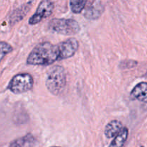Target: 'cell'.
<instances>
[{
    "mask_svg": "<svg viewBox=\"0 0 147 147\" xmlns=\"http://www.w3.org/2000/svg\"><path fill=\"white\" fill-rule=\"evenodd\" d=\"M130 96L131 98L137 100L140 102L146 103L147 101V83L142 82L136 85L131 92Z\"/></svg>",
    "mask_w": 147,
    "mask_h": 147,
    "instance_id": "6",
    "label": "cell"
},
{
    "mask_svg": "<svg viewBox=\"0 0 147 147\" xmlns=\"http://www.w3.org/2000/svg\"><path fill=\"white\" fill-rule=\"evenodd\" d=\"M50 147H60V146H50Z\"/></svg>",
    "mask_w": 147,
    "mask_h": 147,
    "instance_id": "13",
    "label": "cell"
},
{
    "mask_svg": "<svg viewBox=\"0 0 147 147\" xmlns=\"http://www.w3.org/2000/svg\"><path fill=\"white\" fill-rule=\"evenodd\" d=\"M123 129V124L118 120H113L109 122L105 128V136L109 139L114 138Z\"/></svg>",
    "mask_w": 147,
    "mask_h": 147,
    "instance_id": "7",
    "label": "cell"
},
{
    "mask_svg": "<svg viewBox=\"0 0 147 147\" xmlns=\"http://www.w3.org/2000/svg\"><path fill=\"white\" fill-rule=\"evenodd\" d=\"M55 5L51 0H42L39 4L34 14L29 20V24L34 25L40 23L42 20L50 17L53 12Z\"/></svg>",
    "mask_w": 147,
    "mask_h": 147,
    "instance_id": "5",
    "label": "cell"
},
{
    "mask_svg": "<svg viewBox=\"0 0 147 147\" xmlns=\"http://www.w3.org/2000/svg\"><path fill=\"white\" fill-rule=\"evenodd\" d=\"M34 80L29 73H19L11 78L7 88L14 94H22L30 91L33 88Z\"/></svg>",
    "mask_w": 147,
    "mask_h": 147,
    "instance_id": "4",
    "label": "cell"
},
{
    "mask_svg": "<svg viewBox=\"0 0 147 147\" xmlns=\"http://www.w3.org/2000/svg\"><path fill=\"white\" fill-rule=\"evenodd\" d=\"M36 144V139L30 134L13 141L10 144V147H34Z\"/></svg>",
    "mask_w": 147,
    "mask_h": 147,
    "instance_id": "8",
    "label": "cell"
},
{
    "mask_svg": "<svg viewBox=\"0 0 147 147\" xmlns=\"http://www.w3.org/2000/svg\"><path fill=\"white\" fill-rule=\"evenodd\" d=\"M78 47L79 42L76 38H69L57 45L44 42L34 47L27 57V63L30 65H50L73 57Z\"/></svg>",
    "mask_w": 147,
    "mask_h": 147,
    "instance_id": "1",
    "label": "cell"
},
{
    "mask_svg": "<svg viewBox=\"0 0 147 147\" xmlns=\"http://www.w3.org/2000/svg\"><path fill=\"white\" fill-rule=\"evenodd\" d=\"M129 136V129L123 127L122 130L114 137L109 147H123Z\"/></svg>",
    "mask_w": 147,
    "mask_h": 147,
    "instance_id": "9",
    "label": "cell"
},
{
    "mask_svg": "<svg viewBox=\"0 0 147 147\" xmlns=\"http://www.w3.org/2000/svg\"><path fill=\"white\" fill-rule=\"evenodd\" d=\"M47 27L53 32L64 35H73L80 31L79 23L73 19L54 18L50 20Z\"/></svg>",
    "mask_w": 147,
    "mask_h": 147,
    "instance_id": "3",
    "label": "cell"
},
{
    "mask_svg": "<svg viewBox=\"0 0 147 147\" xmlns=\"http://www.w3.org/2000/svg\"><path fill=\"white\" fill-rule=\"evenodd\" d=\"M66 73L63 67L55 65L47 71L45 85L47 90L54 96H58L64 90L66 86Z\"/></svg>",
    "mask_w": 147,
    "mask_h": 147,
    "instance_id": "2",
    "label": "cell"
},
{
    "mask_svg": "<svg viewBox=\"0 0 147 147\" xmlns=\"http://www.w3.org/2000/svg\"><path fill=\"white\" fill-rule=\"evenodd\" d=\"M88 0H70V9L75 14L80 13L83 10Z\"/></svg>",
    "mask_w": 147,
    "mask_h": 147,
    "instance_id": "11",
    "label": "cell"
},
{
    "mask_svg": "<svg viewBox=\"0 0 147 147\" xmlns=\"http://www.w3.org/2000/svg\"><path fill=\"white\" fill-rule=\"evenodd\" d=\"M13 50L11 45L4 41L0 42V62L7 55Z\"/></svg>",
    "mask_w": 147,
    "mask_h": 147,
    "instance_id": "12",
    "label": "cell"
},
{
    "mask_svg": "<svg viewBox=\"0 0 147 147\" xmlns=\"http://www.w3.org/2000/svg\"><path fill=\"white\" fill-rule=\"evenodd\" d=\"M142 147H144V146H142Z\"/></svg>",
    "mask_w": 147,
    "mask_h": 147,
    "instance_id": "14",
    "label": "cell"
},
{
    "mask_svg": "<svg viewBox=\"0 0 147 147\" xmlns=\"http://www.w3.org/2000/svg\"><path fill=\"white\" fill-rule=\"evenodd\" d=\"M29 9H30V5H28V4L16 9L11 15V22H12L13 23L18 22L20 20H22L24 16L26 15V14L28 12Z\"/></svg>",
    "mask_w": 147,
    "mask_h": 147,
    "instance_id": "10",
    "label": "cell"
}]
</instances>
